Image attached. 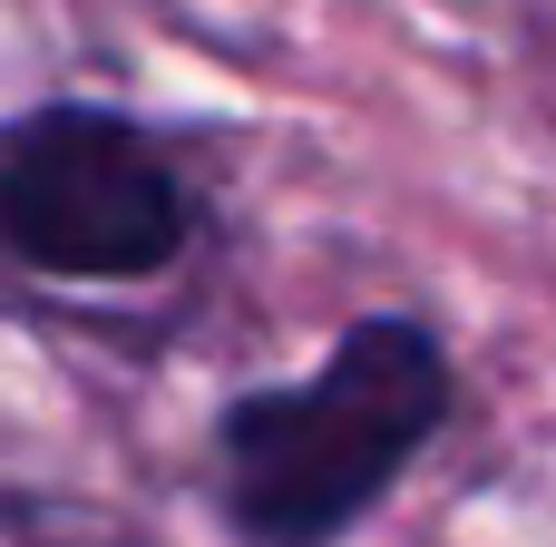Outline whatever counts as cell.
<instances>
[{"instance_id":"6da1fadb","label":"cell","mask_w":556,"mask_h":547,"mask_svg":"<svg viewBox=\"0 0 556 547\" xmlns=\"http://www.w3.org/2000/svg\"><path fill=\"white\" fill-rule=\"evenodd\" d=\"M450 352L440 333L371 313L332 343L323 372L264 382L225 401L215 421V470H225V519L244 547H332L352 519L391 499V480L430 450L450 421Z\"/></svg>"},{"instance_id":"3957f363","label":"cell","mask_w":556,"mask_h":547,"mask_svg":"<svg viewBox=\"0 0 556 547\" xmlns=\"http://www.w3.org/2000/svg\"><path fill=\"white\" fill-rule=\"evenodd\" d=\"M0 547H156L137 538L117 509L98 499H59V489H0Z\"/></svg>"},{"instance_id":"7a4b0ae2","label":"cell","mask_w":556,"mask_h":547,"mask_svg":"<svg viewBox=\"0 0 556 547\" xmlns=\"http://www.w3.org/2000/svg\"><path fill=\"white\" fill-rule=\"evenodd\" d=\"M195 235V196L156 127L117 108H29L0 127V245L59 284L166 274Z\"/></svg>"}]
</instances>
